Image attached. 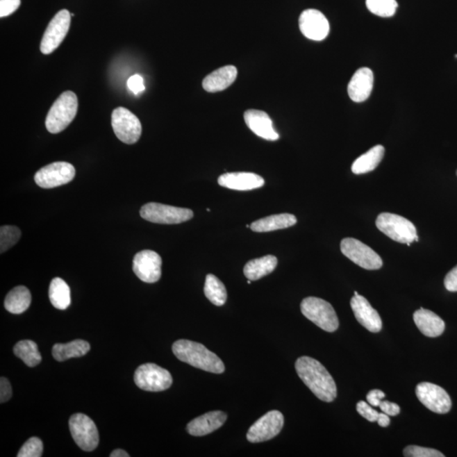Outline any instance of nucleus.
Segmentation results:
<instances>
[{
  "instance_id": "obj_29",
  "label": "nucleus",
  "mask_w": 457,
  "mask_h": 457,
  "mask_svg": "<svg viewBox=\"0 0 457 457\" xmlns=\"http://www.w3.org/2000/svg\"><path fill=\"white\" fill-rule=\"evenodd\" d=\"M49 300L54 308L65 310L71 305V290L67 283L60 278H54L49 285Z\"/></svg>"
},
{
  "instance_id": "obj_11",
  "label": "nucleus",
  "mask_w": 457,
  "mask_h": 457,
  "mask_svg": "<svg viewBox=\"0 0 457 457\" xmlns=\"http://www.w3.org/2000/svg\"><path fill=\"white\" fill-rule=\"evenodd\" d=\"M76 176L74 166L67 162H54L36 173L35 182L42 188L50 189L69 183Z\"/></svg>"
},
{
  "instance_id": "obj_24",
  "label": "nucleus",
  "mask_w": 457,
  "mask_h": 457,
  "mask_svg": "<svg viewBox=\"0 0 457 457\" xmlns=\"http://www.w3.org/2000/svg\"><path fill=\"white\" fill-rule=\"evenodd\" d=\"M277 265L278 259L276 256L267 255L247 263L243 272L249 280L258 281L272 273L276 269Z\"/></svg>"
},
{
  "instance_id": "obj_22",
  "label": "nucleus",
  "mask_w": 457,
  "mask_h": 457,
  "mask_svg": "<svg viewBox=\"0 0 457 457\" xmlns=\"http://www.w3.org/2000/svg\"><path fill=\"white\" fill-rule=\"evenodd\" d=\"M413 320L422 334L431 338H435L444 331L445 324L443 319L431 310L423 308L417 310L414 313Z\"/></svg>"
},
{
  "instance_id": "obj_23",
  "label": "nucleus",
  "mask_w": 457,
  "mask_h": 457,
  "mask_svg": "<svg viewBox=\"0 0 457 457\" xmlns=\"http://www.w3.org/2000/svg\"><path fill=\"white\" fill-rule=\"evenodd\" d=\"M236 77H238V69L234 65H226L205 77L203 81V88L208 92H222L231 87Z\"/></svg>"
},
{
  "instance_id": "obj_39",
  "label": "nucleus",
  "mask_w": 457,
  "mask_h": 457,
  "mask_svg": "<svg viewBox=\"0 0 457 457\" xmlns=\"http://www.w3.org/2000/svg\"><path fill=\"white\" fill-rule=\"evenodd\" d=\"M13 397V388L9 381L6 378H1L0 381V402L3 404L9 401Z\"/></svg>"
},
{
  "instance_id": "obj_33",
  "label": "nucleus",
  "mask_w": 457,
  "mask_h": 457,
  "mask_svg": "<svg viewBox=\"0 0 457 457\" xmlns=\"http://www.w3.org/2000/svg\"><path fill=\"white\" fill-rule=\"evenodd\" d=\"M21 231L17 227L6 226L0 228V251L5 253L15 245L21 238Z\"/></svg>"
},
{
  "instance_id": "obj_21",
  "label": "nucleus",
  "mask_w": 457,
  "mask_h": 457,
  "mask_svg": "<svg viewBox=\"0 0 457 457\" xmlns=\"http://www.w3.org/2000/svg\"><path fill=\"white\" fill-rule=\"evenodd\" d=\"M226 419V413L222 410H214L190 422L187 431L192 436L207 435L222 428Z\"/></svg>"
},
{
  "instance_id": "obj_18",
  "label": "nucleus",
  "mask_w": 457,
  "mask_h": 457,
  "mask_svg": "<svg viewBox=\"0 0 457 457\" xmlns=\"http://www.w3.org/2000/svg\"><path fill=\"white\" fill-rule=\"evenodd\" d=\"M247 126L258 137L268 141H277L280 138L274 130L272 119L265 111L249 110L244 114Z\"/></svg>"
},
{
  "instance_id": "obj_45",
  "label": "nucleus",
  "mask_w": 457,
  "mask_h": 457,
  "mask_svg": "<svg viewBox=\"0 0 457 457\" xmlns=\"http://www.w3.org/2000/svg\"><path fill=\"white\" fill-rule=\"evenodd\" d=\"M246 227L249 228L250 227L249 224H247Z\"/></svg>"
},
{
  "instance_id": "obj_35",
  "label": "nucleus",
  "mask_w": 457,
  "mask_h": 457,
  "mask_svg": "<svg viewBox=\"0 0 457 457\" xmlns=\"http://www.w3.org/2000/svg\"><path fill=\"white\" fill-rule=\"evenodd\" d=\"M406 457H444V456L435 449L417 447V445H408L404 451Z\"/></svg>"
},
{
  "instance_id": "obj_15",
  "label": "nucleus",
  "mask_w": 457,
  "mask_h": 457,
  "mask_svg": "<svg viewBox=\"0 0 457 457\" xmlns=\"http://www.w3.org/2000/svg\"><path fill=\"white\" fill-rule=\"evenodd\" d=\"M162 259L160 255L151 250H143L135 254L133 259V271L140 280L145 283L157 282L161 278Z\"/></svg>"
},
{
  "instance_id": "obj_3",
  "label": "nucleus",
  "mask_w": 457,
  "mask_h": 457,
  "mask_svg": "<svg viewBox=\"0 0 457 457\" xmlns=\"http://www.w3.org/2000/svg\"><path fill=\"white\" fill-rule=\"evenodd\" d=\"M78 110V99L75 92H64L50 108L45 125L50 133L64 131L75 119Z\"/></svg>"
},
{
  "instance_id": "obj_2",
  "label": "nucleus",
  "mask_w": 457,
  "mask_h": 457,
  "mask_svg": "<svg viewBox=\"0 0 457 457\" xmlns=\"http://www.w3.org/2000/svg\"><path fill=\"white\" fill-rule=\"evenodd\" d=\"M172 351L180 361L197 369L214 374H223L226 370L222 360L202 344L179 340L173 344Z\"/></svg>"
},
{
  "instance_id": "obj_28",
  "label": "nucleus",
  "mask_w": 457,
  "mask_h": 457,
  "mask_svg": "<svg viewBox=\"0 0 457 457\" xmlns=\"http://www.w3.org/2000/svg\"><path fill=\"white\" fill-rule=\"evenodd\" d=\"M31 303H32V296L29 290L21 285L8 293L5 300V308L8 312L14 315H20L29 308Z\"/></svg>"
},
{
  "instance_id": "obj_27",
  "label": "nucleus",
  "mask_w": 457,
  "mask_h": 457,
  "mask_svg": "<svg viewBox=\"0 0 457 457\" xmlns=\"http://www.w3.org/2000/svg\"><path fill=\"white\" fill-rule=\"evenodd\" d=\"M90 344L83 340H73L67 344H56L52 350L53 358L58 362L67 361L73 358H81L90 351Z\"/></svg>"
},
{
  "instance_id": "obj_1",
  "label": "nucleus",
  "mask_w": 457,
  "mask_h": 457,
  "mask_svg": "<svg viewBox=\"0 0 457 457\" xmlns=\"http://www.w3.org/2000/svg\"><path fill=\"white\" fill-rule=\"evenodd\" d=\"M298 376L319 400L332 402L337 397L334 379L322 363L309 356H301L296 362Z\"/></svg>"
},
{
  "instance_id": "obj_10",
  "label": "nucleus",
  "mask_w": 457,
  "mask_h": 457,
  "mask_svg": "<svg viewBox=\"0 0 457 457\" xmlns=\"http://www.w3.org/2000/svg\"><path fill=\"white\" fill-rule=\"evenodd\" d=\"M69 431L78 447L85 451L95 450L99 443L98 429L90 417L76 413L69 418Z\"/></svg>"
},
{
  "instance_id": "obj_47",
  "label": "nucleus",
  "mask_w": 457,
  "mask_h": 457,
  "mask_svg": "<svg viewBox=\"0 0 457 457\" xmlns=\"http://www.w3.org/2000/svg\"><path fill=\"white\" fill-rule=\"evenodd\" d=\"M456 176H457V170H456Z\"/></svg>"
},
{
  "instance_id": "obj_4",
  "label": "nucleus",
  "mask_w": 457,
  "mask_h": 457,
  "mask_svg": "<svg viewBox=\"0 0 457 457\" xmlns=\"http://www.w3.org/2000/svg\"><path fill=\"white\" fill-rule=\"evenodd\" d=\"M376 226L393 241L406 244L408 246L419 240L415 226L401 215L382 213L377 217Z\"/></svg>"
},
{
  "instance_id": "obj_31",
  "label": "nucleus",
  "mask_w": 457,
  "mask_h": 457,
  "mask_svg": "<svg viewBox=\"0 0 457 457\" xmlns=\"http://www.w3.org/2000/svg\"><path fill=\"white\" fill-rule=\"evenodd\" d=\"M14 354L28 367L37 366L42 361L38 344L33 340H26L19 342L14 347Z\"/></svg>"
},
{
  "instance_id": "obj_6",
  "label": "nucleus",
  "mask_w": 457,
  "mask_h": 457,
  "mask_svg": "<svg viewBox=\"0 0 457 457\" xmlns=\"http://www.w3.org/2000/svg\"><path fill=\"white\" fill-rule=\"evenodd\" d=\"M134 381L143 390L160 392L172 385L173 379L168 370L154 363H146L135 370Z\"/></svg>"
},
{
  "instance_id": "obj_42",
  "label": "nucleus",
  "mask_w": 457,
  "mask_h": 457,
  "mask_svg": "<svg viewBox=\"0 0 457 457\" xmlns=\"http://www.w3.org/2000/svg\"><path fill=\"white\" fill-rule=\"evenodd\" d=\"M385 394L381 390H373L367 394V401L372 406H379Z\"/></svg>"
},
{
  "instance_id": "obj_32",
  "label": "nucleus",
  "mask_w": 457,
  "mask_h": 457,
  "mask_svg": "<svg viewBox=\"0 0 457 457\" xmlns=\"http://www.w3.org/2000/svg\"><path fill=\"white\" fill-rule=\"evenodd\" d=\"M366 6L371 13L381 17H393L398 3L396 0H366Z\"/></svg>"
},
{
  "instance_id": "obj_17",
  "label": "nucleus",
  "mask_w": 457,
  "mask_h": 457,
  "mask_svg": "<svg viewBox=\"0 0 457 457\" xmlns=\"http://www.w3.org/2000/svg\"><path fill=\"white\" fill-rule=\"evenodd\" d=\"M351 308L356 319L367 331L378 333L382 330V320L379 313L372 307L369 301L359 295L358 292H355L354 297L351 298Z\"/></svg>"
},
{
  "instance_id": "obj_40",
  "label": "nucleus",
  "mask_w": 457,
  "mask_h": 457,
  "mask_svg": "<svg viewBox=\"0 0 457 457\" xmlns=\"http://www.w3.org/2000/svg\"><path fill=\"white\" fill-rule=\"evenodd\" d=\"M444 288L449 292H457V265L444 278Z\"/></svg>"
},
{
  "instance_id": "obj_19",
  "label": "nucleus",
  "mask_w": 457,
  "mask_h": 457,
  "mask_svg": "<svg viewBox=\"0 0 457 457\" xmlns=\"http://www.w3.org/2000/svg\"><path fill=\"white\" fill-rule=\"evenodd\" d=\"M218 183L223 188L235 191H251L263 187L265 181L255 173L231 172L220 176Z\"/></svg>"
},
{
  "instance_id": "obj_30",
  "label": "nucleus",
  "mask_w": 457,
  "mask_h": 457,
  "mask_svg": "<svg viewBox=\"0 0 457 457\" xmlns=\"http://www.w3.org/2000/svg\"><path fill=\"white\" fill-rule=\"evenodd\" d=\"M204 294L213 304L218 306V307L226 303L227 292L226 286L214 274H209L206 276Z\"/></svg>"
},
{
  "instance_id": "obj_25",
  "label": "nucleus",
  "mask_w": 457,
  "mask_h": 457,
  "mask_svg": "<svg viewBox=\"0 0 457 457\" xmlns=\"http://www.w3.org/2000/svg\"><path fill=\"white\" fill-rule=\"evenodd\" d=\"M297 219L290 214L274 215L256 220L251 223V230L255 232H270L295 226Z\"/></svg>"
},
{
  "instance_id": "obj_14",
  "label": "nucleus",
  "mask_w": 457,
  "mask_h": 457,
  "mask_svg": "<svg viewBox=\"0 0 457 457\" xmlns=\"http://www.w3.org/2000/svg\"><path fill=\"white\" fill-rule=\"evenodd\" d=\"M418 400L433 413L445 414L450 412L452 402L450 396L442 387L435 383L423 382L416 388Z\"/></svg>"
},
{
  "instance_id": "obj_9",
  "label": "nucleus",
  "mask_w": 457,
  "mask_h": 457,
  "mask_svg": "<svg viewBox=\"0 0 457 457\" xmlns=\"http://www.w3.org/2000/svg\"><path fill=\"white\" fill-rule=\"evenodd\" d=\"M116 137L126 144H134L141 138L142 124L133 112L124 107L116 108L111 116Z\"/></svg>"
},
{
  "instance_id": "obj_36",
  "label": "nucleus",
  "mask_w": 457,
  "mask_h": 457,
  "mask_svg": "<svg viewBox=\"0 0 457 457\" xmlns=\"http://www.w3.org/2000/svg\"><path fill=\"white\" fill-rule=\"evenodd\" d=\"M356 410H358L360 415L365 418L367 421L372 422V423L377 422L379 419V413L376 410L372 408L371 405L367 404L365 401H359L356 404Z\"/></svg>"
},
{
  "instance_id": "obj_13",
  "label": "nucleus",
  "mask_w": 457,
  "mask_h": 457,
  "mask_svg": "<svg viewBox=\"0 0 457 457\" xmlns=\"http://www.w3.org/2000/svg\"><path fill=\"white\" fill-rule=\"evenodd\" d=\"M284 426V416L279 410L267 413L251 426L247 433L251 443H260L272 440L281 433Z\"/></svg>"
},
{
  "instance_id": "obj_38",
  "label": "nucleus",
  "mask_w": 457,
  "mask_h": 457,
  "mask_svg": "<svg viewBox=\"0 0 457 457\" xmlns=\"http://www.w3.org/2000/svg\"><path fill=\"white\" fill-rule=\"evenodd\" d=\"M127 87L135 95H138L145 90L144 81L140 75L135 74L127 81Z\"/></svg>"
},
{
  "instance_id": "obj_44",
  "label": "nucleus",
  "mask_w": 457,
  "mask_h": 457,
  "mask_svg": "<svg viewBox=\"0 0 457 457\" xmlns=\"http://www.w3.org/2000/svg\"><path fill=\"white\" fill-rule=\"evenodd\" d=\"M128 453L125 451L121 450V449H117L111 453L110 457H129Z\"/></svg>"
},
{
  "instance_id": "obj_46",
  "label": "nucleus",
  "mask_w": 457,
  "mask_h": 457,
  "mask_svg": "<svg viewBox=\"0 0 457 457\" xmlns=\"http://www.w3.org/2000/svg\"><path fill=\"white\" fill-rule=\"evenodd\" d=\"M456 59H457V54H456Z\"/></svg>"
},
{
  "instance_id": "obj_16",
  "label": "nucleus",
  "mask_w": 457,
  "mask_h": 457,
  "mask_svg": "<svg viewBox=\"0 0 457 457\" xmlns=\"http://www.w3.org/2000/svg\"><path fill=\"white\" fill-rule=\"evenodd\" d=\"M299 27L301 33L310 40L322 41L330 33V23L317 10H304L300 15Z\"/></svg>"
},
{
  "instance_id": "obj_43",
  "label": "nucleus",
  "mask_w": 457,
  "mask_h": 457,
  "mask_svg": "<svg viewBox=\"0 0 457 457\" xmlns=\"http://www.w3.org/2000/svg\"><path fill=\"white\" fill-rule=\"evenodd\" d=\"M378 424L381 427L385 428L388 427L390 424V416L387 415L385 413H379V417L378 419Z\"/></svg>"
},
{
  "instance_id": "obj_5",
  "label": "nucleus",
  "mask_w": 457,
  "mask_h": 457,
  "mask_svg": "<svg viewBox=\"0 0 457 457\" xmlns=\"http://www.w3.org/2000/svg\"><path fill=\"white\" fill-rule=\"evenodd\" d=\"M301 311L308 319L327 332H335L339 328V319L334 308L319 297L305 298L301 304Z\"/></svg>"
},
{
  "instance_id": "obj_41",
  "label": "nucleus",
  "mask_w": 457,
  "mask_h": 457,
  "mask_svg": "<svg viewBox=\"0 0 457 457\" xmlns=\"http://www.w3.org/2000/svg\"><path fill=\"white\" fill-rule=\"evenodd\" d=\"M379 408L381 409L383 413L392 417L398 415L401 412L400 406L388 401H382L381 405H379Z\"/></svg>"
},
{
  "instance_id": "obj_12",
  "label": "nucleus",
  "mask_w": 457,
  "mask_h": 457,
  "mask_svg": "<svg viewBox=\"0 0 457 457\" xmlns=\"http://www.w3.org/2000/svg\"><path fill=\"white\" fill-rule=\"evenodd\" d=\"M72 15L67 10L58 13L46 28L40 44L41 52L52 53L64 41L71 26Z\"/></svg>"
},
{
  "instance_id": "obj_20",
  "label": "nucleus",
  "mask_w": 457,
  "mask_h": 457,
  "mask_svg": "<svg viewBox=\"0 0 457 457\" xmlns=\"http://www.w3.org/2000/svg\"><path fill=\"white\" fill-rule=\"evenodd\" d=\"M373 88V72L369 68H361L358 69L351 77L348 84V94L352 101L362 103L369 98Z\"/></svg>"
},
{
  "instance_id": "obj_26",
  "label": "nucleus",
  "mask_w": 457,
  "mask_h": 457,
  "mask_svg": "<svg viewBox=\"0 0 457 457\" xmlns=\"http://www.w3.org/2000/svg\"><path fill=\"white\" fill-rule=\"evenodd\" d=\"M385 149L382 145L374 146L367 153L356 158L351 166L352 172L355 175H362L373 172L383 160Z\"/></svg>"
},
{
  "instance_id": "obj_7",
  "label": "nucleus",
  "mask_w": 457,
  "mask_h": 457,
  "mask_svg": "<svg viewBox=\"0 0 457 457\" xmlns=\"http://www.w3.org/2000/svg\"><path fill=\"white\" fill-rule=\"evenodd\" d=\"M142 219L149 222L163 224H181L192 219L191 209L169 206L158 203H149L142 206L140 211Z\"/></svg>"
},
{
  "instance_id": "obj_34",
  "label": "nucleus",
  "mask_w": 457,
  "mask_h": 457,
  "mask_svg": "<svg viewBox=\"0 0 457 457\" xmlns=\"http://www.w3.org/2000/svg\"><path fill=\"white\" fill-rule=\"evenodd\" d=\"M44 451V444L42 440L37 437L31 438L23 444L18 457H40Z\"/></svg>"
},
{
  "instance_id": "obj_37",
  "label": "nucleus",
  "mask_w": 457,
  "mask_h": 457,
  "mask_svg": "<svg viewBox=\"0 0 457 457\" xmlns=\"http://www.w3.org/2000/svg\"><path fill=\"white\" fill-rule=\"evenodd\" d=\"M21 0H0V17H6L20 7Z\"/></svg>"
},
{
  "instance_id": "obj_8",
  "label": "nucleus",
  "mask_w": 457,
  "mask_h": 457,
  "mask_svg": "<svg viewBox=\"0 0 457 457\" xmlns=\"http://www.w3.org/2000/svg\"><path fill=\"white\" fill-rule=\"evenodd\" d=\"M342 253L356 265L367 270H376L383 266V260L376 251L355 238H344L340 242Z\"/></svg>"
}]
</instances>
